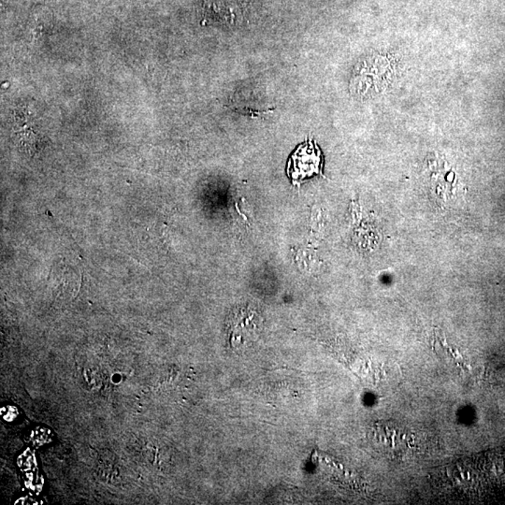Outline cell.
<instances>
[{"mask_svg":"<svg viewBox=\"0 0 505 505\" xmlns=\"http://www.w3.org/2000/svg\"><path fill=\"white\" fill-rule=\"evenodd\" d=\"M324 157L315 141L307 140L294 150L287 165L288 178L294 185H299L313 176H322Z\"/></svg>","mask_w":505,"mask_h":505,"instance_id":"1","label":"cell"},{"mask_svg":"<svg viewBox=\"0 0 505 505\" xmlns=\"http://www.w3.org/2000/svg\"><path fill=\"white\" fill-rule=\"evenodd\" d=\"M29 452H27V453L26 452L24 456L21 457L20 462H18L19 465H20L21 467L27 469V470H30V469L33 467V464H35L34 457H33L31 454L29 456Z\"/></svg>","mask_w":505,"mask_h":505,"instance_id":"2","label":"cell"}]
</instances>
